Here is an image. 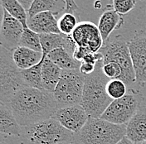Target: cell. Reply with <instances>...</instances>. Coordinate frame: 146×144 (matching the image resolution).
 Masks as SVG:
<instances>
[{"label": "cell", "instance_id": "obj_1", "mask_svg": "<svg viewBox=\"0 0 146 144\" xmlns=\"http://www.w3.org/2000/svg\"><path fill=\"white\" fill-rule=\"evenodd\" d=\"M6 106L21 127L49 119L58 109L52 93L29 86L17 92Z\"/></svg>", "mask_w": 146, "mask_h": 144}, {"label": "cell", "instance_id": "obj_2", "mask_svg": "<svg viewBox=\"0 0 146 144\" xmlns=\"http://www.w3.org/2000/svg\"><path fill=\"white\" fill-rule=\"evenodd\" d=\"M110 81L103 72V61L96 65L95 71L85 77L82 105L89 117L100 118L113 101L106 86Z\"/></svg>", "mask_w": 146, "mask_h": 144}, {"label": "cell", "instance_id": "obj_3", "mask_svg": "<svg viewBox=\"0 0 146 144\" xmlns=\"http://www.w3.org/2000/svg\"><path fill=\"white\" fill-rule=\"evenodd\" d=\"M126 135V125L89 117L82 129L74 133L73 144H117Z\"/></svg>", "mask_w": 146, "mask_h": 144}, {"label": "cell", "instance_id": "obj_4", "mask_svg": "<svg viewBox=\"0 0 146 144\" xmlns=\"http://www.w3.org/2000/svg\"><path fill=\"white\" fill-rule=\"evenodd\" d=\"M22 144L72 143L74 133L51 118L32 125L22 127Z\"/></svg>", "mask_w": 146, "mask_h": 144}, {"label": "cell", "instance_id": "obj_5", "mask_svg": "<svg viewBox=\"0 0 146 144\" xmlns=\"http://www.w3.org/2000/svg\"><path fill=\"white\" fill-rule=\"evenodd\" d=\"M100 52L103 55V63L115 62L121 67L123 71L121 81L127 86L136 82L129 42L122 35L109 38L101 47Z\"/></svg>", "mask_w": 146, "mask_h": 144}, {"label": "cell", "instance_id": "obj_6", "mask_svg": "<svg viewBox=\"0 0 146 144\" xmlns=\"http://www.w3.org/2000/svg\"><path fill=\"white\" fill-rule=\"evenodd\" d=\"M25 87L21 70L13 59V52L1 46L0 52V104L7 105L12 97Z\"/></svg>", "mask_w": 146, "mask_h": 144}, {"label": "cell", "instance_id": "obj_7", "mask_svg": "<svg viewBox=\"0 0 146 144\" xmlns=\"http://www.w3.org/2000/svg\"><path fill=\"white\" fill-rule=\"evenodd\" d=\"M85 77L79 69L62 70L61 79L52 93L58 108L82 104Z\"/></svg>", "mask_w": 146, "mask_h": 144}, {"label": "cell", "instance_id": "obj_8", "mask_svg": "<svg viewBox=\"0 0 146 144\" xmlns=\"http://www.w3.org/2000/svg\"><path fill=\"white\" fill-rule=\"evenodd\" d=\"M142 97L135 90H129L124 97L115 99L100 118L117 125H126L142 106Z\"/></svg>", "mask_w": 146, "mask_h": 144}, {"label": "cell", "instance_id": "obj_9", "mask_svg": "<svg viewBox=\"0 0 146 144\" xmlns=\"http://www.w3.org/2000/svg\"><path fill=\"white\" fill-rule=\"evenodd\" d=\"M76 46L88 50L90 52H99L104 41L98 26L91 22H81L71 35Z\"/></svg>", "mask_w": 146, "mask_h": 144}, {"label": "cell", "instance_id": "obj_10", "mask_svg": "<svg viewBox=\"0 0 146 144\" xmlns=\"http://www.w3.org/2000/svg\"><path fill=\"white\" fill-rule=\"evenodd\" d=\"M133 65L135 72L136 83L143 87L146 83V32H136L129 41Z\"/></svg>", "mask_w": 146, "mask_h": 144}, {"label": "cell", "instance_id": "obj_11", "mask_svg": "<svg viewBox=\"0 0 146 144\" xmlns=\"http://www.w3.org/2000/svg\"><path fill=\"white\" fill-rule=\"evenodd\" d=\"M24 31L23 25L18 19L12 17L3 9V19L1 24V46L13 52L19 46V42Z\"/></svg>", "mask_w": 146, "mask_h": 144}, {"label": "cell", "instance_id": "obj_12", "mask_svg": "<svg viewBox=\"0 0 146 144\" xmlns=\"http://www.w3.org/2000/svg\"><path fill=\"white\" fill-rule=\"evenodd\" d=\"M52 118L58 121L67 130L76 133L85 126L89 115L80 104L58 108Z\"/></svg>", "mask_w": 146, "mask_h": 144}, {"label": "cell", "instance_id": "obj_13", "mask_svg": "<svg viewBox=\"0 0 146 144\" xmlns=\"http://www.w3.org/2000/svg\"><path fill=\"white\" fill-rule=\"evenodd\" d=\"M27 27L38 34L61 33L56 15L52 12H42L27 18Z\"/></svg>", "mask_w": 146, "mask_h": 144}, {"label": "cell", "instance_id": "obj_14", "mask_svg": "<svg viewBox=\"0 0 146 144\" xmlns=\"http://www.w3.org/2000/svg\"><path fill=\"white\" fill-rule=\"evenodd\" d=\"M40 40L43 57H46V55L51 52L59 48H64L73 55L76 48V45L73 41L72 36L65 35L62 33L41 34Z\"/></svg>", "mask_w": 146, "mask_h": 144}, {"label": "cell", "instance_id": "obj_15", "mask_svg": "<svg viewBox=\"0 0 146 144\" xmlns=\"http://www.w3.org/2000/svg\"><path fill=\"white\" fill-rule=\"evenodd\" d=\"M125 23L123 16L116 13L112 9L111 5H107L106 9L100 15L99 18L98 28L104 43L110 38V34L115 31L119 29Z\"/></svg>", "mask_w": 146, "mask_h": 144}, {"label": "cell", "instance_id": "obj_16", "mask_svg": "<svg viewBox=\"0 0 146 144\" xmlns=\"http://www.w3.org/2000/svg\"><path fill=\"white\" fill-rule=\"evenodd\" d=\"M135 144L146 141V108L140 107L135 115L126 124V135Z\"/></svg>", "mask_w": 146, "mask_h": 144}, {"label": "cell", "instance_id": "obj_17", "mask_svg": "<svg viewBox=\"0 0 146 144\" xmlns=\"http://www.w3.org/2000/svg\"><path fill=\"white\" fill-rule=\"evenodd\" d=\"M42 58V52L23 46H18L13 52V61L20 70H26L36 65L41 62Z\"/></svg>", "mask_w": 146, "mask_h": 144}, {"label": "cell", "instance_id": "obj_18", "mask_svg": "<svg viewBox=\"0 0 146 144\" xmlns=\"http://www.w3.org/2000/svg\"><path fill=\"white\" fill-rule=\"evenodd\" d=\"M62 70L56 64L45 58L42 67V81L45 90L53 93L61 79Z\"/></svg>", "mask_w": 146, "mask_h": 144}, {"label": "cell", "instance_id": "obj_19", "mask_svg": "<svg viewBox=\"0 0 146 144\" xmlns=\"http://www.w3.org/2000/svg\"><path fill=\"white\" fill-rule=\"evenodd\" d=\"M22 127L19 125L16 118L14 117L11 109L0 104V132L3 135L18 136L21 135Z\"/></svg>", "mask_w": 146, "mask_h": 144}, {"label": "cell", "instance_id": "obj_20", "mask_svg": "<svg viewBox=\"0 0 146 144\" xmlns=\"http://www.w3.org/2000/svg\"><path fill=\"white\" fill-rule=\"evenodd\" d=\"M66 10V0H34L27 10L28 17L42 12H52L56 16L62 15Z\"/></svg>", "mask_w": 146, "mask_h": 144}, {"label": "cell", "instance_id": "obj_21", "mask_svg": "<svg viewBox=\"0 0 146 144\" xmlns=\"http://www.w3.org/2000/svg\"><path fill=\"white\" fill-rule=\"evenodd\" d=\"M46 58L58 65L62 70H76L80 68L82 64L73 57L72 54L64 48L56 49L51 52Z\"/></svg>", "mask_w": 146, "mask_h": 144}, {"label": "cell", "instance_id": "obj_22", "mask_svg": "<svg viewBox=\"0 0 146 144\" xmlns=\"http://www.w3.org/2000/svg\"><path fill=\"white\" fill-rule=\"evenodd\" d=\"M45 58L46 57H43L40 63L31 68H28L26 70H21L23 78L27 86L40 89V90H44L42 81V67Z\"/></svg>", "mask_w": 146, "mask_h": 144}, {"label": "cell", "instance_id": "obj_23", "mask_svg": "<svg viewBox=\"0 0 146 144\" xmlns=\"http://www.w3.org/2000/svg\"><path fill=\"white\" fill-rule=\"evenodd\" d=\"M2 8L6 10L9 14L23 25L24 28L27 27V11L18 0H1Z\"/></svg>", "mask_w": 146, "mask_h": 144}, {"label": "cell", "instance_id": "obj_24", "mask_svg": "<svg viewBox=\"0 0 146 144\" xmlns=\"http://www.w3.org/2000/svg\"><path fill=\"white\" fill-rule=\"evenodd\" d=\"M19 46L27 47L36 52H42L41 40H40V34L32 31L28 27L24 28L23 33L22 35L20 42H19Z\"/></svg>", "mask_w": 146, "mask_h": 144}, {"label": "cell", "instance_id": "obj_25", "mask_svg": "<svg viewBox=\"0 0 146 144\" xmlns=\"http://www.w3.org/2000/svg\"><path fill=\"white\" fill-rule=\"evenodd\" d=\"M77 17L71 13H64L58 19V28L61 33L65 35L71 36L72 34L73 31L77 27Z\"/></svg>", "mask_w": 146, "mask_h": 144}, {"label": "cell", "instance_id": "obj_26", "mask_svg": "<svg viewBox=\"0 0 146 144\" xmlns=\"http://www.w3.org/2000/svg\"><path fill=\"white\" fill-rule=\"evenodd\" d=\"M106 91L113 100L120 99L127 94V85L121 80H110L107 84Z\"/></svg>", "mask_w": 146, "mask_h": 144}, {"label": "cell", "instance_id": "obj_27", "mask_svg": "<svg viewBox=\"0 0 146 144\" xmlns=\"http://www.w3.org/2000/svg\"><path fill=\"white\" fill-rule=\"evenodd\" d=\"M111 7L116 13L124 16L135 9L136 0H110Z\"/></svg>", "mask_w": 146, "mask_h": 144}, {"label": "cell", "instance_id": "obj_28", "mask_svg": "<svg viewBox=\"0 0 146 144\" xmlns=\"http://www.w3.org/2000/svg\"><path fill=\"white\" fill-rule=\"evenodd\" d=\"M103 72L110 80H121L123 75L121 67L115 62L103 63Z\"/></svg>", "mask_w": 146, "mask_h": 144}, {"label": "cell", "instance_id": "obj_29", "mask_svg": "<svg viewBox=\"0 0 146 144\" xmlns=\"http://www.w3.org/2000/svg\"><path fill=\"white\" fill-rule=\"evenodd\" d=\"M100 61H103V55L99 52H89L85 55L82 62H87L96 65Z\"/></svg>", "mask_w": 146, "mask_h": 144}, {"label": "cell", "instance_id": "obj_30", "mask_svg": "<svg viewBox=\"0 0 146 144\" xmlns=\"http://www.w3.org/2000/svg\"><path fill=\"white\" fill-rule=\"evenodd\" d=\"M65 13H71L77 18L79 17V7L76 3L75 0H66V10Z\"/></svg>", "mask_w": 146, "mask_h": 144}, {"label": "cell", "instance_id": "obj_31", "mask_svg": "<svg viewBox=\"0 0 146 144\" xmlns=\"http://www.w3.org/2000/svg\"><path fill=\"white\" fill-rule=\"evenodd\" d=\"M95 69H96V65H94L92 64L87 63V62H82L81 66L79 68L81 73L82 75H84L85 76L92 74L93 72L95 71Z\"/></svg>", "mask_w": 146, "mask_h": 144}, {"label": "cell", "instance_id": "obj_32", "mask_svg": "<svg viewBox=\"0 0 146 144\" xmlns=\"http://www.w3.org/2000/svg\"><path fill=\"white\" fill-rule=\"evenodd\" d=\"M18 1L23 6V8L27 11L28 9L31 8V6H32L34 0H18Z\"/></svg>", "mask_w": 146, "mask_h": 144}, {"label": "cell", "instance_id": "obj_33", "mask_svg": "<svg viewBox=\"0 0 146 144\" xmlns=\"http://www.w3.org/2000/svg\"><path fill=\"white\" fill-rule=\"evenodd\" d=\"M117 144H135L133 142H131L129 138H127L126 137H125L120 142H119Z\"/></svg>", "mask_w": 146, "mask_h": 144}, {"label": "cell", "instance_id": "obj_34", "mask_svg": "<svg viewBox=\"0 0 146 144\" xmlns=\"http://www.w3.org/2000/svg\"><path fill=\"white\" fill-rule=\"evenodd\" d=\"M0 144H9L7 142H5L3 138L1 139V141H0Z\"/></svg>", "mask_w": 146, "mask_h": 144}, {"label": "cell", "instance_id": "obj_35", "mask_svg": "<svg viewBox=\"0 0 146 144\" xmlns=\"http://www.w3.org/2000/svg\"><path fill=\"white\" fill-rule=\"evenodd\" d=\"M139 144H146V141H145V142H143V143H141Z\"/></svg>", "mask_w": 146, "mask_h": 144}, {"label": "cell", "instance_id": "obj_36", "mask_svg": "<svg viewBox=\"0 0 146 144\" xmlns=\"http://www.w3.org/2000/svg\"><path fill=\"white\" fill-rule=\"evenodd\" d=\"M67 144H73V143H67Z\"/></svg>", "mask_w": 146, "mask_h": 144}]
</instances>
